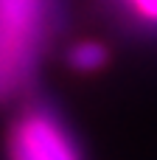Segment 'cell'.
Instances as JSON below:
<instances>
[{"instance_id": "6da1fadb", "label": "cell", "mask_w": 157, "mask_h": 160, "mask_svg": "<svg viewBox=\"0 0 157 160\" xmlns=\"http://www.w3.org/2000/svg\"><path fill=\"white\" fill-rule=\"evenodd\" d=\"M45 17V0H0V107L11 104L34 82Z\"/></svg>"}, {"instance_id": "7a4b0ae2", "label": "cell", "mask_w": 157, "mask_h": 160, "mask_svg": "<svg viewBox=\"0 0 157 160\" xmlns=\"http://www.w3.org/2000/svg\"><path fill=\"white\" fill-rule=\"evenodd\" d=\"M8 160H81V149L53 107L34 104L8 132Z\"/></svg>"}, {"instance_id": "3957f363", "label": "cell", "mask_w": 157, "mask_h": 160, "mask_svg": "<svg viewBox=\"0 0 157 160\" xmlns=\"http://www.w3.org/2000/svg\"><path fill=\"white\" fill-rule=\"evenodd\" d=\"M107 62H110V51L96 39H84L67 48V68L73 73H98L107 68Z\"/></svg>"}, {"instance_id": "277c9868", "label": "cell", "mask_w": 157, "mask_h": 160, "mask_svg": "<svg viewBox=\"0 0 157 160\" xmlns=\"http://www.w3.org/2000/svg\"><path fill=\"white\" fill-rule=\"evenodd\" d=\"M129 8L149 25H157V0H126Z\"/></svg>"}]
</instances>
